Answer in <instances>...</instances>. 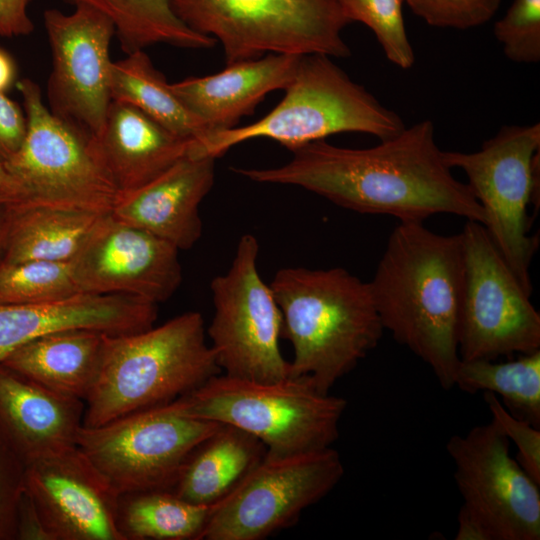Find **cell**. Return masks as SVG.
I'll use <instances>...</instances> for the list:
<instances>
[{
	"label": "cell",
	"mask_w": 540,
	"mask_h": 540,
	"mask_svg": "<svg viewBox=\"0 0 540 540\" xmlns=\"http://www.w3.org/2000/svg\"><path fill=\"white\" fill-rule=\"evenodd\" d=\"M30 0H0V36L29 35L34 25L28 15Z\"/></svg>",
	"instance_id": "8d00e7d4"
},
{
	"label": "cell",
	"mask_w": 540,
	"mask_h": 540,
	"mask_svg": "<svg viewBox=\"0 0 540 540\" xmlns=\"http://www.w3.org/2000/svg\"><path fill=\"white\" fill-rule=\"evenodd\" d=\"M301 56L271 53L227 64L212 75L170 83V87L210 134L238 126L241 118L253 114L268 93L285 89Z\"/></svg>",
	"instance_id": "44dd1931"
},
{
	"label": "cell",
	"mask_w": 540,
	"mask_h": 540,
	"mask_svg": "<svg viewBox=\"0 0 540 540\" xmlns=\"http://www.w3.org/2000/svg\"><path fill=\"white\" fill-rule=\"evenodd\" d=\"M458 351L461 360H495L540 350V314L485 227L467 220Z\"/></svg>",
	"instance_id": "8fae6325"
},
{
	"label": "cell",
	"mask_w": 540,
	"mask_h": 540,
	"mask_svg": "<svg viewBox=\"0 0 540 540\" xmlns=\"http://www.w3.org/2000/svg\"><path fill=\"white\" fill-rule=\"evenodd\" d=\"M82 294L71 261H0V304H35Z\"/></svg>",
	"instance_id": "f546056e"
},
{
	"label": "cell",
	"mask_w": 540,
	"mask_h": 540,
	"mask_svg": "<svg viewBox=\"0 0 540 540\" xmlns=\"http://www.w3.org/2000/svg\"><path fill=\"white\" fill-rule=\"evenodd\" d=\"M25 493L46 540H124L120 495L77 447L26 466Z\"/></svg>",
	"instance_id": "e0dca14e"
},
{
	"label": "cell",
	"mask_w": 540,
	"mask_h": 540,
	"mask_svg": "<svg viewBox=\"0 0 540 540\" xmlns=\"http://www.w3.org/2000/svg\"><path fill=\"white\" fill-rule=\"evenodd\" d=\"M110 90L112 101L137 107L181 138L198 141L208 134L205 124L173 93L164 74L144 50L112 61Z\"/></svg>",
	"instance_id": "484cf974"
},
{
	"label": "cell",
	"mask_w": 540,
	"mask_h": 540,
	"mask_svg": "<svg viewBox=\"0 0 540 540\" xmlns=\"http://www.w3.org/2000/svg\"><path fill=\"white\" fill-rule=\"evenodd\" d=\"M178 252L164 239L107 213L71 264L81 293L125 294L158 305L181 284Z\"/></svg>",
	"instance_id": "2e32d148"
},
{
	"label": "cell",
	"mask_w": 540,
	"mask_h": 540,
	"mask_svg": "<svg viewBox=\"0 0 540 540\" xmlns=\"http://www.w3.org/2000/svg\"><path fill=\"white\" fill-rule=\"evenodd\" d=\"M213 508L166 489L125 493L118 500L117 526L124 540H200Z\"/></svg>",
	"instance_id": "83f0119b"
},
{
	"label": "cell",
	"mask_w": 540,
	"mask_h": 540,
	"mask_svg": "<svg viewBox=\"0 0 540 540\" xmlns=\"http://www.w3.org/2000/svg\"><path fill=\"white\" fill-rule=\"evenodd\" d=\"M494 36L515 63L540 61V0H514L494 24Z\"/></svg>",
	"instance_id": "1f68e13d"
},
{
	"label": "cell",
	"mask_w": 540,
	"mask_h": 540,
	"mask_svg": "<svg viewBox=\"0 0 540 540\" xmlns=\"http://www.w3.org/2000/svg\"><path fill=\"white\" fill-rule=\"evenodd\" d=\"M195 419L240 428L285 457L332 447L347 401L320 391L307 376L256 382L217 374L167 404Z\"/></svg>",
	"instance_id": "8992f818"
},
{
	"label": "cell",
	"mask_w": 540,
	"mask_h": 540,
	"mask_svg": "<svg viewBox=\"0 0 540 540\" xmlns=\"http://www.w3.org/2000/svg\"><path fill=\"white\" fill-rule=\"evenodd\" d=\"M15 66L11 57L0 49V92L4 93L13 83Z\"/></svg>",
	"instance_id": "f35d334b"
},
{
	"label": "cell",
	"mask_w": 540,
	"mask_h": 540,
	"mask_svg": "<svg viewBox=\"0 0 540 540\" xmlns=\"http://www.w3.org/2000/svg\"><path fill=\"white\" fill-rule=\"evenodd\" d=\"M105 335L89 329L46 334L16 348L1 364L50 390L85 402L99 370Z\"/></svg>",
	"instance_id": "603a6c76"
},
{
	"label": "cell",
	"mask_w": 540,
	"mask_h": 540,
	"mask_svg": "<svg viewBox=\"0 0 540 540\" xmlns=\"http://www.w3.org/2000/svg\"><path fill=\"white\" fill-rule=\"evenodd\" d=\"M90 6L113 23L121 49L130 54L157 44L210 48L217 42L188 28L174 14L169 0H64Z\"/></svg>",
	"instance_id": "4316f807"
},
{
	"label": "cell",
	"mask_w": 540,
	"mask_h": 540,
	"mask_svg": "<svg viewBox=\"0 0 540 540\" xmlns=\"http://www.w3.org/2000/svg\"><path fill=\"white\" fill-rule=\"evenodd\" d=\"M157 304L125 294H88L35 304H0V364L21 345L46 334L89 329L108 335L154 326Z\"/></svg>",
	"instance_id": "ac0fdd59"
},
{
	"label": "cell",
	"mask_w": 540,
	"mask_h": 540,
	"mask_svg": "<svg viewBox=\"0 0 540 540\" xmlns=\"http://www.w3.org/2000/svg\"><path fill=\"white\" fill-rule=\"evenodd\" d=\"M331 57L302 55L282 100L258 121L210 133L192 141L189 156H222L242 142L267 138L288 150L347 132L371 134L380 141L406 127L402 118L354 82Z\"/></svg>",
	"instance_id": "5b68a950"
},
{
	"label": "cell",
	"mask_w": 540,
	"mask_h": 540,
	"mask_svg": "<svg viewBox=\"0 0 540 540\" xmlns=\"http://www.w3.org/2000/svg\"><path fill=\"white\" fill-rule=\"evenodd\" d=\"M348 22L357 21L372 30L387 59L402 69L415 62L405 29L404 0H338Z\"/></svg>",
	"instance_id": "4dcf8cb0"
},
{
	"label": "cell",
	"mask_w": 540,
	"mask_h": 540,
	"mask_svg": "<svg viewBox=\"0 0 540 540\" xmlns=\"http://www.w3.org/2000/svg\"><path fill=\"white\" fill-rule=\"evenodd\" d=\"M332 447L265 458L224 500L214 505L200 540H263L295 524L342 479Z\"/></svg>",
	"instance_id": "4fadbf2b"
},
{
	"label": "cell",
	"mask_w": 540,
	"mask_h": 540,
	"mask_svg": "<svg viewBox=\"0 0 540 540\" xmlns=\"http://www.w3.org/2000/svg\"><path fill=\"white\" fill-rule=\"evenodd\" d=\"M464 282L461 234L400 221L369 282L384 330L426 363L446 390L460 362L458 325Z\"/></svg>",
	"instance_id": "7a4b0ae2"
},
{
	"label": "cell",
	"mask_w": 540,
	"mask_h": 540,
	"mask_svg": "<svg viewBox=\"0 0 540 540\" xmlns=\"http://www.w3.org/2000/svg\"><path fill=\"white\" fill-rule=\"evenodd\" d=\"M205 336L196 311L140 332L106 334L83 425L99 426L168 404L221 373Z\"/></svg>",
	"instance_id": "277c9868"
},
{
	"label": "cell",
	"mask_w": 540,
	"mask_h": 540,
	"mask_svg": "<svg viewBox=\"0 0 540 540\" xmlns=\"http://www.w3.org/2000/svg\"><path fill=\"white\" fill-rule=\"evenodd\" d=\"M454 386L493 393L512 414L540 426V350L505 362L460 359Z\"/></svg>",
	"instance_id": "f1b7e54d"
},
{
	"label": "cell",
	"mask_w": 540,
	"mask_h": 540,
	"mask_svg": "<svg viewBox=\"0 0 540 540\" xmlns=\"http://www.w3.org/2000/svg\"><path fill=\"white\" fill-rule=\"evenodd\" d=\"M84 401L0 364V437L25 466L76 447Z\"/></svg>",
	"instance_id": "ffe728a7"
},
{
	"label": "cell",
	"mask_w": 540,
	"mask_h": 540,
	"mask_svg": "<svg viewBox=\"0 0 540 540\" xmlns=\"http://www.w3.org/2000/svg\"><path fill=\"white\" fill-rule=\"evenodd\" d=\"M444 160L467 176L485 213L484 227L528 294L530 265L539 238L530 235V205L539 200L540 124L503 125L480 150L444 151Z\"/></svg>",
	"instance_id": "9c48e42d"
},
{
	"label": "cell",
	"mask_w": 540,
	"mask_h": 540,
	"mask_svg": "<svg viewBox=\"0 0 540 540\" xmlns=\"http://www.w3.org/2000/svg\"><path fill=\"white\" fill-rule=\"evenodd\" d=\"M266 453L265 445L252 434L221 424L191 451L171 491L188 502L214 506L238 487Z\"/></svg>",
	"instance_id": "cb8c5ba5"
},
{
	"label": "cell",
	"mask_w": 540,
	"mask_h": 540,
	"mask_svg": "<svg viewBox=\"0 0 540 540\" xmlns=\"http://www.w3.org/2000/svg\"><path fill=\"white\" fill-rule=\"evenodd\" d=\"M259 243L240 237L228 270L210 284L214 313L207 334L223 374L256 382L290 376L280 349L282 314L258 271Z\"/></svg>",
	"instance_id": "30bf717a"
},
{
	"label": "cell",
	"mask_w": 540,
	"mask_h": 540,
	"mask_svg": "<svg viewBox=\"0 0 540 540\" xmlns=\"http://www.w3.org/2000/svg\"><path fill=\"white\" fill-rule=\"evenodd\" d=\"M4 215H5V207H4V204L0 201V260H1V254H2Z\"/></svg>",
	"instance_id": "60d3db41"
},
{
	"label": "cell",
	"mask_w": 540,
	"mask_h": 540,
	"mask_svg": "<svg viewBox=\"0 0 540 540\" xmlns=\"http://www.w3.org/2000/svg\"><path fill=\"white\" fill-rule=\"evenodd\" d=\"M27 120L20 149L3 166L14 185L3 204L49 206L110 213L120 197L96 138L56 117L39 85L17 83Z\"/></svg>",
	"instance_id": "52a82bcc"
},
{
	"label": "cell",
	"mask_w": 540,
	"mask_h": 540,
	"mask_svg": "<svg viewBox=\"0 0 540 540\" xmlns=\"http://www.w3.org/2000/svg\"><path fill=\"white\" fill-rule=\"evenodd\" d=\"M458 530L456 540H488L483 528L465 511L458 513Z\"/></svg>",
	"instance_id": "74e56055"
},
{
	"label": "cell",
	"mask_w": 540,
	"mask_h": 540,
	"mask_svg": "<svg viewBox=\"0 0 540 540\" xmlns=\"http://www.w3.org/2000/svg\"><path fill=\"white\" fill-rule=\"evenodd\" d=\"M96 142L120 195L159 177L188 155L192 143L120 101L111 102Z\"/></svg>",
	"instance_id": "7402d4cb"
},
{
	"label": "cell",
	"mask_w": 540,
	"mask_h": 540,
	"mask_svg": "<svg viewBox=\"0 0 540 540\" xmlns=\"http://www.w3.org/2000/svg\"><path fill=\"white\" fill-rule=\"evenodd\" d=\"M492 421L517 448L516 460L525 472L540 484V430L529 421L512 414L499 398L483 393Z\"/></svg>",
	"instance_id": "836d02e7"
},
{
	"label": "cell",
	"mask_w": 540,
	"mask_h": 540,
	"mask_svg": "<svg viewBox=\"0 0 540 540\" xmlns=\"http://www.w3.org/2000/svg\"><path fill=\"white\" fill-rule=\"evenodd\" d=\"M2 262L72 261L107 213L5 205Z\"/></svg>",
	"instance_id": "d4e9b609"
},
{
	"label": "cell",
	"mask_w": 540,
	"mask_h": 540,
	"mask_svg": "<svg viewBox=\"0 0 540 540\" xmlns=\"http://www.w3.org/2000/svg\"><path fill=\"white\" fill-rule=\"evenodd\" d=\"M51 49L47 107L56 117L97 138L112 102L109 48L112 21L100 11L76 5L71 13H43Z\"/></svg>",
	"instance_id": "9a60e30c"
},
{
	"label": "cell",
	"mask_w": 540,
	"mask_h": 540,
	"mask_svg": "<svg viewBox=\"0 0 540 540\" xmlns=\"http://www.w3.org/2000/svg\"><path fill=\"white\" fill-rule=\"evenodd\" d=\"M215 161L187 155L150 183L121 194L110 213L178 250L190 249L202 235L199 208L214 184Z\"/></svg>",
	"instance_id": "d6986e66"
},
{
	"label": "cell",
	"mask_w": 540,
	"mask_h": 540,
	"mask_svg": "<svg viewBox=\"0 0 540 540\" xmlns=\"http://www.w3.org/2000/svg\"><path fill=\"white\" fill-rule=\"evenodd\" d=\"M26 466L0 437V540L18 539Z\"/></svg>",
	"instance_id": "e575fe53"
},
{
	"label": "cell",
	"mask_w": 540,
	"mask_h": 540,
	"mask_svg": "<svg viewBox=\"0 0 540 540\" xmlns=\"http://www.w3.org/2000/svg\"><path fill=\"white\" fill-rule=\"evenodd\" d=\"M269 285L293 349L290 376L329 393L378 345L384 328L370 284L346 269L286 267Z\"/></svg>",
	"instance_id": "3957f363"
},
{
	"label": "cell",
	"mask_w": 540,
	"mask_h": 540,
	"mask_svg": "<svg viewBox=\"0 0 540 540\" xmlns=\"http://www.w3.org/2000/svg\"><path fill=\"white\" fill-rule=\"evenodd\" d=\"M14 193V185L7 174L3 164L0 162V201H8Z\"/></svg>",
	"instance_id": "ab89813d"
},
{
	"label": "cell",
	"mask_w": 540,
	"mask_h": 540,
	"mask_svg": "<svg viewBox=\"0 0 540 540\" xmlns=\"http://www.w3.org/2000/svg\"><path fill=\"white\" fill-rule=\"evenodd\" d=\"M188 28L223 48L227 64L268 53L348 57L338 0H169Z\"/></svg>",
	"instance_id": "ba28073f"
},
{
	"label": "cell",
	"mask_w": 540,
	"mask_h": 540,
	"mask_svg": "<svg viewBox=\"0 0 540 540\" xmlns=\"http://www.w3.org/2000/svg\"><path fill=\"white\" fill-rule=\"evenodd\" d=\"M435 140L434 124L423 120L398 135L362 149L325 139L291 150L273 168H234L251 181L293 185L363 214L423 222L453 214L484 225L485 213L467 183L457 180Z\"/></svg>",
	"instance_id": "6da1fadb"
},
{
	"label": "cell",
	"mask_w": 540,
	"mask_h": 540,
	"mask_svg": "<svg viewBox=\"0 0 540 540\" xmlns=\"http://www.w3.org/2000/svg\"><path fill=\"white\" fill-rule=\"evenodd\" d=\"M220 425L181 415L165 404L99 426L82 425L76 447L119 495L171 490L191 451Z\"/></svg>",
	"instance_id": "7c38bea8"
},
{
	"label": "cell",
	"mask_w": 540,
	"mask_h": 540,
	"mask_svg": "<svg viewBox=\"0 0 540 540\" xmlns=\"http://www.w3.org/2000/svg\"><path fill=\"white\" fill-rule=\"evenodd\" d=\"M502 0H404L427 24L441 28L469 29L489 21Z\"/></svg>",
	"instance_id": "d6a6232c"
},
{
	"label": "cell",
	"mask_w": 540,
	"mask_h": 540,
	"mask_svg": "<svg viewBox=\"0 0 540 540\" xmlns=\"http://www.w3.org/2000/svg\"><path fill=\"white\" fill-rule=\"evenodd\" d=\"M446 450L463 499L460 509L488 540L540 539V484L510 455L509 440L492 420L451 436Z\"/></svg>",
	"instance_id": "5bb4252c"
},
{
	"label": "cell",
	"mask_w": 540,
	"mask_h": 540,
	"mask_svg": "<svg viewBox=\"0 0 540 540\" xmlns=\"http://www.w3.org/2000/svg\"><path fill=\"white\" fill-rule=\"evenodd\" d=\"M27 133L25 112L0 92V162L3 164L21 147Z\"/></svg>",
	"instance_id": "d590c367"
}]
</instances>
